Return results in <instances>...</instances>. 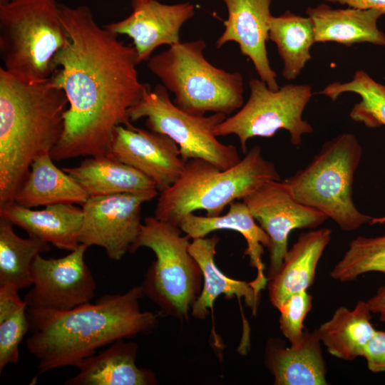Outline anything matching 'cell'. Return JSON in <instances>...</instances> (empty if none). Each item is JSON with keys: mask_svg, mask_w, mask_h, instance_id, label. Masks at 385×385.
<instances>
[{"mask_svg": "<svg viewBox=\"0 0 385 385\" xmlns=\"http://www.w3.org/2000/svg\"><path fill=\"white\" fill-rule=\"evenodd\" d=\"M68 41L55 56L53 83L68 101L53 160L108 154L114 128L130 123L128 111L150 89L136 69L134 46L100 26L87 6L59 4Z\"/></svg>", "mask_w": 385, "mask_h": 385, "instance_id": "1", "label": "cell"}, {"mask_svg": "<svg viewBox=\"0 0 385 385\" xmlns=\"http://www.w3.org/2000/svg\"><path fill=\"white\" fill-rule=\"evenodd\" d=\"M142 285L124 294H105L71 309L26 308L31 335L29 351L38 360V374L58 367L78 365L98 348L120 339L151 331L158 315L142 312Z\"/></svg>", "mask_w": 385, "mask_h": 385, "instance_id": "2", "label": "cell"}, {"mask_svg": "<svg viewBox=\"0 0 385 385\" xmlns=\"http://www.w3.org/2000/svg\"><path fill=\"white\" fill-rule=\"evenodd\" d=\"M68 107L51 78L29 82L0 68V207L14 202L33 161L51 154Z\"/></svg>", "mask_w": 385, "mask_h": 385, "instance_id": "3", "label": "cell"}, {"mask_svg": "<svg viewBox=\"0 0 385 385\" xmlns=\"http://www.w3.org/2000/svg\"><path fill=\"white\" fill-rule=\"evenodd\" d=\"M236 165L220 170L200 158L188 160L179 179L160 192L154 216L178 226L196 210L207 216L220 215L225 207L243 199L269 180H281L274 164L265 159L262 148L253 146Z\"/></svg>", "mask_w": 385, "mask_h": 385, "instance_id": "4", "label": "cell"}, {"mask_svg": "<svg viewBox=\"0 0 385 385\" xmlns=\"http://www.w3.org/2000/svg\"><path fill=\"white\" fill-rule=\"evenodd\" d=\"M202 39L178 42L148 61V68L175 96L173 103L195 115L207 112L226 115L244 104V80L239 72H227L205 57Z\"/></svg>", "mask_w": 385, "mask_h": 385, "instance_id": "5", "label": "cell"}, {"mask_svg": "<svg viewBox=\"0 0 385 385\" xmlns=\"http://www.w3.org/2000/svg\"><path fill=\"white\" fill-rule=\"evenodd\" d=\"M68 41L56 0H0V56L11 75L29 82L50 78Z\"/></svg>", "mask_w": 385, "mask_h": 385, "instance_id": "6", "label": "cell"}, {"mask_svg": "<svg viewBox=\"0 0 385 385\" xmlns=\"http://www.w3.org/2000/svg\"><path fill=\"white\" fill-rule=\"evenodd\" d=\"M363 149L350 133L324 143L311 162L284 180L294 198L331 218L341 230L350 232L371 222L353 200L355 172Z\"/></svg>", "mask_w": 385, "mask_h": 385, "instance_id": "7", "label": "cell"}, {"mask_svg": "<svg viewBox=\"0 0 385 385\" xmlns=\"http://www.w3.org/2000/svg\"><path fill=\"white\" fill-rule=\"evenodd\" d=\"M182 232L178 226L147 217L129 252L145 247L155 253L142 284L144 294L165 313L187 319L201 292L202 274L189 252L191 238Z\"/></svg>", "mask_w": 385, "mask_h": 385, "instance_id": "8", "label": "cell"}, {"mask_svg": "<svg viewBox=\"0 0 385 385\" xmlns=\"http://www.w3.org/2000/svg\"><path fill=\"white\" fill-rule=\"evenodd\" d=\"M128 117L130 122L145 118L146 128L175 141L185 162L200 158L220 170H227L241 160L235 146L221 143L215 135L216 126L227 118L226 115L188 113L173 103L163 85L148 90L129 108Z\"/></svg>", "mask_w": 385, "mask_h": 385, "instance_id": "9", "label": "cell"}, {"mask_svg": "<svg viewBox=\"0 0 385 385\" xmlns=\"http://www.w3.org/2000/svg\"><path fill=\"white\" fill-rule=\"evenodd\" d=\"M249 87L247 102L216 126L217 137L236 135L246 154L247 142L254 137L271 138L284 129L289 133L290 142L298 145L303 135L313 132L312 126L302 118L312 96L311 86L287 83L272 91L261 79L252 78Z\"/></svg>", "mask_w": 385, "mask_h": 385, "instance_id": "10", "label": "cell"}, {"mask_svg": "<svg viewBox=\"0 0 385 385\" xmlns=\"http://www.w3.org/2000/svg\"><path fill=\"white\" fill-rule=\"evenodd\" d=\"M158 191L89 196L82 205L80 243L102 247L107 256L120 260L130 251L142 224L143 204Z\"/></svg>", "mask_w": 385, "mask_h": 385, "instance_id": "11", "label": "cell"}, {"mask_svg": "<svg viewBox=\"0 0 385 385\" xmlns=\"http://www.w3.org/2000/svg\"><path fill=\"white\" fill-rule=\"evenodd\" d=\"M242 201L270 238L268 281L282 265L288 251L287 239L291 231L316 228L328 219L324 213L297 200L281 180L267 181Z\"/></svg>", "mask_w": 385, "mask_h": 385, "instance_id": "12", "label": "cell"}, {"mask_svg": "<svg viewBox=\"0 0 385 385\" xmlns=\"http://www.w3.org/2000/svg\"><path fill=\"white\" fill-rule=\"evenodd\" d=\"M88 247L81 243L56 259L38 255L31 267L33 287L24 299L27 307L64 311L89 302L95 296L96 283L84 260Z\"/></svg>", "mask_w": 385, "mask_h": 385, "instance_id": "13", "label": "cell"}, {"mask_svg": "<svg viewBox=\"0 0 385 385\" xmlns=\"http://www.w3.org/2000/svg\"><path fill=\"white\" fill-rule=\"evenodd\" d=\"M108 154L149 178L158 192L179 179L186 163L178 145L170 137L131 123L114 128Z\"/></svg>", "mask_w": 385, "mask_h": 385, "instance_id": "14", "label": "cell"}, {"mask_svg": "<svg viewBox=\"0 0 385 385\" xmlns=\"http://www.w3.org/2000/svg\"><path fill=\"white\" fill-rule=\"evenodd\" d=\"M133 12L125 19L104 26L133 40L138 64L148 61L158 46L177 43L183 25L195 15L190 2L165 4L156 0H132Z\"/></svg>", "mask_w": 385, "mask_h": 385, "instance_id": "15", "label": "cell"}, {"mask_svg": "<svg viewBox=\"0 0 385 385\" xmlns=\"http://www.w3.org/2000/svg\"><path fill=\"white\" fill-rule=\"evenodd\" d=\"M228 17L225 29L216 41L217 48L230 41L236 42L242 55L248 57L260 79L268 88L277 91L279 86L277 73L271 68L266 42L269 40L272 0H222Z\"/></svg>", "mask_w": 385, "mask_h": 385, "instance_id": "16", "label": "cell"}, {"mask_svg": "<svg viewBox=\"0 0 385 385\" xmlns=\"http://www.w3.org/2000/svg\"><path fill=\"white\" fill-rule=\"evenodd\" d=\"M178 227L191 239L203 237L218 230H230L240 233L247 242L244 255L250 259V265L256 269V278L250 282L256 294L265 288L267 277L262 256L264 247H267L270 238L264 230L256 222L247 205L242 201H234L229 205L227 212L218 216H200L192 213L185 215Z\"/></svg>", "mask_w": 385, "mask_h": 385, "instance_id": "17", "label": "cell"}, {"mask_svg": "<svg viewBox=\"0 0 385 385\" xmlns=\"http://www.w3.org/2000/svg\"><path fill=\"white\" fill-rule=\"evenodd\" d=\"M0 217L25 230L29 237L73 251L81 244L82 207L57 203L34 210L14 202L0 207Z\"/></svg>", "mask_w": 385, "mask_h": 385, "instance_id": "18", "label": "cell"}, {"mask_svg": "<svg viewBox=\"0 0 385 385\" xmlns=\"http://www.w3.org/2000/svg\"><path fill=\"white\" fill-rule=\"evenodd\" d=\"M138 346L120 339L98 354L83 359L77 366L78 373L65 385H153L155 374L140 368L135 361Z\"/></svg>", "mask_w": 385, "mask_h": 385, "instance_id": "19", "label": "cell"}, {"mask_svg": "<svg viewBox=\"0 0 385 385\" xmlns=\"http://www.w3.org/2000/svg\"><path fill=\"white\" fill-rule=\"evenodd\" d=\"M331 237L329 228L310 230L299 236L278 272L269 280V297L275 308L278 309L291 295L312 285L317 264Z\"/></svg>", "mask_w": 385, "mask_h": 385, "instance_id": "20", "label": "cell"}, {"mask_svg": "<svg viewBox=\"0 0 385 385\" xmlns=\"http://www.w3.org/2000/svg\"><path fill=\"white\" fill-rule=\"evenodd\" d=\"M306 14L314 26L315 43L333 41L350 46L371 43L385 46V34L377 27L383 15L375 9H332L326 4L308 7Z\"/></svg>", "mask_w": 385, "mask_h": 385, "instance_id": "21", "label": "cell"}, {"mask_svg": "<svg viewBox=\"0 0 385 385\" xmlns=\"http://www.w3.org/2000/svg\"><path fill=\"white\" fill-rule=\"evenodd\" d=\"M219 241L220 237L214 235L192 239L189 245V252L199 265L204 281L202 289L191 307L192 316L196 319H205L221 294L230 298L242 297L254 313L257 309L259 295L250 282L230 278L217 267L215 255Z\"/></svg>", "mask_w": 385, "mask_h": 385, "instance_id": "22", "label": "cell"}, {"mask_svg": "<svg viewBox=\"0 0 385 385\" xmlns=\"http://www.w3.org/2000/svg\"><path fill=\"white\" fill-rule=\"evenodd\" d=\"M89 195L81 185L53 163L50 153L37 157L16 192L14 202L31 208L57 203L83 205Z\"/></svg>", "mask_w": 385, "mask_h": 385, "instance_id": "23", "label": "cell"}, {"mask_svg": "<svg viewBox=\"0 0 385 385\" xmlns=\"http://www.w3.org/2000/svg\"><path fill=\"white\" fill-rule=\"evenodd\" d=\"M62 169L72 176L89 196L157 190L149 178L108 154L91 156L78 166Z\"/></svg>", "mask_w": 385, "mask_h": 385, "instance_id": "24", "label": "cell"}, {"mask_svg": "<svg viewBox=\"0 0 385 385\" xmlns=\"http://www.w3.org/2000/svg\"><path fill=\"white\" fill-rule=\"evenodd\" d=\"M266 360L274 384H327L325 363L317 330L304 332L302 342L296 346L270 345Z\"/></svg>", "mask_w": 385, "mask_h": 385, "instance_id": "25", "label": "cell"}, {"mask_svg": "<svg viewBox=\"0 0 385 385\" xmlns=\"http://www.w3.org/2000/svg\"><path fill=\"white\" fill-rule=\"evenodd\" d=\"M366 302L359 301L353 310L339 307L332 317L317 329L327 351L339 359L353 361L362 356L365 346L376 330Z\"/></svg>", "mask_w": 385, "mask_h": 385, "instance_id": "26", "label": "cell"}, {"mask_svg": "<svg viewBox=\"0 0 385 385\" xmlns=\"http://www.w3.org/2000/svg\"><path fill=\"white\" fill-rule=\"evenodd\" d=\"M269 40L273 41L283 61L282 75L295 79L312 58L310 48L315 43L311 19L287 11L270 21Z\"/></svg>", "mask_w": 385, "mask_h": 385, "instance_id": "27", "label": "cell"}, {"mask_svg": "<svg viewBox=\"0 0 385 385\" xmlns=\"http://www.w3.org/2000/svg\"><path fill=\"white\" fill-rule=\"evenodd\" d=\"M13 226L0 217V287L19 291L32 285L33 262L38 255L48 252L51 246L34 237L18 236Z\"/></svg>", "mask_w": 385, "mask_h": 385, "instance_id": "28", "label": "cell"}, {"mask_svg": "<svg viewBox=\"0 0 385 385\" xmlns=\"http://www.w3.org/2000/svg\"><path fill=\"white\" fill-rule=\"evenodd\" d=\"M352 92L361 97L351 112V118L374 128L385 125V86L382 85L365 71L359 70L348 82L335 81L327 85L319 92L332 101H336L343 93Z\"/></svg>", "mask_w": 385, "mask_h": 385, "instance_id": "29", "label": "cell"}, {"mask_svg": "<svg viewBox=\"0 0 385 385\" xmlns=\"http://www.w3.org/2000/svg\"><path fill=\"white\" fill-rule=\"evenodd\" d=\"M369 272L385 274V235L376 237L359 236L351 240L330 276L336 280L349 282Z\"/></svg>", "mask_w": 385, "mask_h": 385, "instance_id": "30", "label": "cell"}, {"mask_svg": "<svg viewBox=\"0 0 385 385\" xmlns=\"http://www.w3.org/2000/svg\"><path fill=\"white\" fill-rule=\"evenodd\" d=\"M312 296L304 290L291 295L278 309L279 328L291 346H298L303 339V322L312 308Z\"/></svg>", "mask_w": 385, "mask_h": 385, "instance_id": "31", "label": "cell"}, {"mask_svg": "<svg viewBox=\"0 0 385 385\" xmlns=\"http://www.w3.org/2000/svg\"><path fill=\"white\" fill-rule=\"evenodd\" d=\"M26 308L23 306L0 322V372L8 364L19 362V346L29 331Z\"/></svg>", "mask_w": 385, "mask_h": 385, "instance_id": "32", "label": "cell"}, {"mask_svg": "<svg viewBox=\"0 0 385 385\" xmlns=\"http://www.w3.org/2000/svg\"><path fill=\"white\" fill-rule=\"evenodd\" d=\"M362 356L366 359L371 371H385V332L376 330L365 346Z\"/></svg>", "mask_w": 385, "mask_h": 385, "instance_id": "33", "label": "cell"}, {"mask_svg": "<svg viewBox=\"0 0 385 385\" xmlns=\"http://www.w3.org/2000/svg\"><path fill=\"white\" fill-rule=\"evenodd\" d=\"M18 292L9 287H0V322L26 305V302L19 297Z\"/></svg>", "mask_w": 385, "mask_h": 385, "instance_id": "34", "label": "cell"}, {"mask_svg": "<svg viewBox=\"0 0 385 385\" xmlns=\"http://www.w3.org/2000/svg\"><path fill=\"white\" fill-rule=\"evenodd\" d=\"M359 9H375L385 14V0H324Z\"/></svg>", "mask_w": 385, "mask_h": 385, "instance_id": "35", "label": "cell"}, {"mask_svg": "<svg viewBox=\"0 0 385 385\" xmlns=\"http://www.w3.org/2000/svg\"><path fill=\"white\" fill-rule=\"evenodd\" d=\"M366 303L371 312L378 314L380 321L385 322V284L378 288Z\"/></svg>", "mask_w": 385, "mask_h": 385, "instance_id": "36", "label": "cell"}, {"mask_svg": "<svg viewBox=\"0 0 385 385\" xmlns=\"http://www.w3.org/2000/svg\"><path fill=\"white\" fill-rule=\"evenodd\" d=\"M385 222V216L381 217H373L370 224L371 225H375V224H382Z\"/></svg>", "mask_w": 385, "mask_h": 385, "instance_id": "37", "label": "cell"}, {"mask_svg": "<svg viewBox=\"0 0 385 385\" xmlns=\"http://www.w3.org/2000/svg\"><path fill=\"white\" fill-rule=\"evenodd\" d=\"M137 1H141V2H144V1H148V0H137Z\"/></svg>", "mask_w": 385, "mask_h": 385, "instance_id": "38", "label": "cell"}]
</instances>
